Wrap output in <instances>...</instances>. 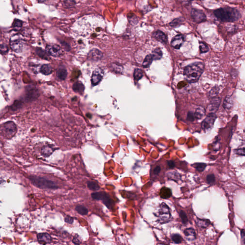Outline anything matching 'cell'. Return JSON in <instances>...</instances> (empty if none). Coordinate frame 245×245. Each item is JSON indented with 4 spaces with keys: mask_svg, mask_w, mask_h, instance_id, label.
Returning a JSON list of instances; mask_svg holds the SVG:
<instances>
[{
    "mask_svg": "<svg viewBox=\"0 0 245 245\" xmlns=\"http://www.w3.org/2000/svg\"><path fill=\"white\" fill-rule=\"evenodd\" d=\"M214 14L219 20L223 22H234L241 17V14L237 8L227 6L214 10Z\"/></svg>",
    "mask_w": 245,
    "mask_h": 245,
    "instance_id": "6da1fadb",
    "label": "cell"
},
{
    "mask_svg": "<svg viewBox=\"0 0 245 245\" xmlns=\"http://www.w3.org/2000/svg\"><path fill=\"white\" fill-rule=\"evenodd\" d=\"M205 69L202 62H196L187 66L184 71L185 80L190 83H194L199 80Z\"/></svg>",
    "mask_w": 245,
    "mask_h": 245,
    "instance_id": "7a4b0ae2",
    "label": "cell"
},
{
    "mask_svg": "<svg viewBox=\"0 0 245 245\" xmlns=\"http://www.w3.org/2000/svg\"><path fill=\"white\" fill-rule=\"evenodd\" d=\"M28 179L35 186L40 189L55 190L59 188L56 182L43 177L30 175L28 177Z\"/></svg>",
    "mask_w": 245,
    "mask_h": 245,
    "instance_id": "3957f363",
    "label": "cell"
},
{
    "mask_svg": "<svg viewBox=\"0 0 245 245\" xmlns=\"http://www.w3.org/2000/svg\"><path fill=\"white\" fill-rule=\"evenodd\" d=\"M156 216L158 222L161 224L169 223L171 221V211L166 203H162L160 205Z\"/></svg>",
    "mask_w": 245,
    "mask_h": 245,
    "instance_id": "277c9868",
    "label": "cell"
},
{
    "mask_svg": "<svg viewBox=\"0 0 245 245\" xmlns=\"http://www.w3.org/2000/svg\"><path fill=\"white\" fill-rule=\"evenodd\" d=\"M1 134L6 139H11L16 134L17 128L12 121H8L3 124L1 126Z\"/></svg>",
    "mask_w": 245,
    "mask_h": 245,
    "instance_id": "5b68a950",
    "label": "cell"
},
{
    "mask_svg": "<svg viewBox=\"0 0 245 245\" xmlns=\"http://www.w3.org/2000/svg\"><path fill=\"white\" fill-rule=\"evenodd\" d=\"M91 197L96 200L102 201V203L108 208L111 209L113 207V202L109 195L105 192H95L91 194Z\"/></svg>",
    "mask_w": 245,
    "mask_h": 245,
    "instance_id": "8992f818",
    "label": "cell"
},
{
    "mask_svg": "<svg viewBox=\"0 0 245 245\" xmlns=\"http://www.w3.org/2000/svg\"><path fill=\"white\" fill-rule=\"evenodd\" d=\"M10 46L14 52H21L24 46V40L20 35H13L10 39Z\"/></svg>",
    "mask_w": 245,
    "mask_h": 245,
    "instance_id": "52a82bcc",
    "label": "cell"
},
{
    "mask_svg": "<svg viewBox=\"0 0 245 245\" xmlns=\"http://www.w3.org/2000/svg\"><path fill=\"white\" fill-rule=\"evenodd\" d=\"M216 119V115L214 113H210L203 120L202 123V128L205 131L210 130L214 126Z\"/></svg>",
    "mask_w": 245,
    "mask_h": 245,
    "instance_id": "ba28073f",
    "label": "cell"
},
{
    "mask_svg": "<svg viewBox=\"0 0 245 245\" xmlns=\"http://www.w3.org/2000/svg\"><path fill=\"white\" fill-rule=\"evenodd\" d=\"M191 16L193 21L197 23H201L206 21V17L205 13L201 10L193 9L191 12Z\"/></svg>",
    "mask_w": 245,
    "mask_h": 245,
    "instance_id": "9c48e42d",
    "label": "cell"
},
{
    "mask_svg": "<svg viewBox=\"0 0 245 245\" xmlns=\"http://www.w3.org/2000/svg\"><path fill=\"white\" fill-rule=\"evenodd\" d=\"M46 51L49 55L54 57H58L63 53L61 48L56 45H48L46 48Z\"/></svg>",
    "mask_w": 245,
    "mask_h": 245,
    "instance_id": "30bf717a",
    "label": "cell"
},
{
    "mask_svg": "<svg viewBox=\"0 0 245 245\" xmlns=\"http://www.w3.org/2000/svg\"><path fill=\"white\" fill-rule=\"evenodd\" d=\"M221 102V99L219 97L213 98L208 107V110L210 113H214L218 109Z\"/></svg>",
    "mask_w": 245,
    "mask_h": 245,
    "instance_id": "8fae6325",
    "label": "cell"
},
{
    "mask_svg": "<svg viewBox=\"0 0 245 245\" xmlns=\"http://www.w3.org/2000/svg\"><path fill=\"white\" fill-rule=\"evenodd\" d=\"M184 42V36L181 35H178L174 37L171 40V45L175 49H179Z\"/></svg>",
    "mask_w": 245,
    "mask_h": 245,
    "instance_id": "7c38bea8",
    "label": "cell"
},
{
    "mask_svg": "<svg viewBox=\"0 0 245 245\" xmlns=\"http://www.w3.org/2000/svg\"><path fill=\"white\" fill-rule=\"evenodd\" d=\"M38 96H39V93L38 90L34 88H30L28 90H27V93L25 96V100L27 101L30 102L37 99Z\"/></svg>",
    "mask_w": 245,
    "mask_h": 245,
    "instance_id": "4fadbf2b",
    "label": "cell"
},
{
    "mask_svg": "<svg viewBox=\"0 0 245 245\" xmlns=\"http://www.w3.org/2000/svg\"><path fill=\"white\" fill-rule=\"evenodd\" d=\"M102 71L100 70H95L93 72L92 77H91V83L94 85H97L102 80Z\"/></svg>",
    "mask_w": 245,
    "mask_h": 245,
    "instance_id": "5bb4252c",
    "label": "cell"
},
{
    "mask_svg": "<svg viewBox=\"0 0 245 245\" xmlns=\"http://www.w3.org/2000/svg\"><path fill=\"white\" fill-rule=\"evenodd\" d=\"M38 240L40 244L46 245L51 242L52 238L49 234L46 233H39L38 235Z\"/></svg>",
    "mask_w": 245,
    "mask_h": 245,
    "instance_id": "9a60e30c",
    "label": "cell"
},
{
    "mask_svg": "<svg viewBox=\"0 0 245 245\" xmlns=\"http://www.w3.org/2000/svg\"><path fill=\"white\" fill-rule=\"evenodd\" d=\"M184 234L189 241H193L196 238V233L193 228H187L184 231Z\"/></svg>",
    "mask_w": 245,
    "mask_h": 245,
    "instance_id": "2e32d148",
    "label": "cell"
},
{
    "mask_svg": "<svg viewBox=\"0 0 245 245\" xmlns=\"http://www.w3.org/2000/svg\"><path fill=\"white\" fill-rule=\"evenodd\" d=\"M89 57L92 60H99L102 57V53L98 49H93L90 51L89 54Z\"/></svg>",
    "mask_w": 245,
    "mask_h": 245,
    "instance_id": "e0dca14e",
    "label": "cell"
},
{
    "mask_svg": "<svg viewBox=\"0 0 245 245\" xmlns=\"http://www.w3.org/2000/svg\"><path fill=\"white\" fill-rule=\"evenodd\" d=\"M73 90L76 93L83 94L84 91V85L80 81H77L73 84Z\"/></svg>",
    "mask_w": 245,
    "mask_h": 245,
    "instance_id": "ac0fdd59",
    "label": "cell"
},
{
    "mask_svg": "<svg viewBox=\"0 0 245 245\" xmlns=\"http://www.w3.org/2000/svg\"><path fill=\"white\" fill-rule=\"evenodd\" d=\"M154 38L156 39L162 43H166L167 41V37L164 33L160 31H157L153 34Z\"/></svg>",
    "mask_w": 245,
    "mask_h": 245,
    "instance_id": "d6986e66",
    "label": "cell"
},
{
    "mask_svg": "<svg viewBox=\"0 0 245 245\" xmlns=\"http://www.w3.org/2000/svg\"><path fill=\"white\" fill-rule=\"evenodd\" d=\"M195 119H201L204 117L205 115V109L201 106H199L196 109L194 113Z\"/></svg>",
    "mask_w": 245,
    "mask_h": 245,
    "instance_id": "ffe728a7",
    "label": "cell"
},
{
    "mask_svg": "<svg viewBox=\"0 0 245 245\" xmlns=\"http://www.w3.org/2000/svg\"><path fill=\"white\" fill-rule=\"evenodd\" d=\"M233 102L231 96H227L225 98L223 102V107L226 109L229 110L233 106Z\"/></svg>",
    "mask_w": 245,
    "mask_h": 245,
    "instance_id": "44dd1931",
    "label": "cell"
},
{
    "mask_svg": "<svg viewBox=\"0 0 245 245\" xmlns=\"http://www.w3.org/2000/svg\"><path fill=\"white\" fill-rule=\"evenodd\" d=\"M40 72L45 75H48L52 73V69L49 65L44 64L41 67Z\"/></svg>",
    "mask_w": 245,
    "mask_h": 245,
    "instance_id": "7402d4cb",
    "label": "cell"
},
{
    "mask_svg": "<svg viewBox=\"0 0 245 245\" xmlns=\"http://www.w3.org/2000/svg\"><path fill=\"white\" fill-rule=\"evenodd\" d=\"M67 71L66 69H60L57 70V75L59 79L61 80H65L67 76Z\"/></svg>",
    "mask_w": 245,
    "mask_h": 245,
    "instance_id": "603a6c76",
    "label": "cell"
},
{
    "mask_svg": "<svg viewBox=\"0 0 245 245\" xmlns=\"http://www.w3.org/2000/svg\"><path fill=\"white\" fill-rule=\"evenodd\" d=\"M87 184L88 188L91 190L96 191V190H99L100 188L98 184L93 181H88Z\"/></svg>",
    "mask_w": 245,
    "mask_h": 245,
    "instance_id": "cb8c5ba5",
    "label": "cell"
},
{
    "mask_svg": "<svg viewBox=\"0 0 245 245\" xmlns=\"http://www.w3.org/2000/svg\"><path fill=\"white\" fill-rule=\"evenodd\" d=\"M36 53L39 57L45 59H48V55L46 51H44L41 48H37L36 49Z\"/></svg>",
    "mask_w": 245,
    "mask_h": 245,
    "instance_id": "d4e9b609",
    "label": "cell"
},
{
    "mask_svg": "<svg viewBox=\"0 0 245 245\" xmlns=\"http://www.w3.org/2000/svg\"><path fill=\"white\" fill-rule=\"evenodd\" d=\"M75 210L79 214L82 216L87 215L88 213V210L87 208L82 205H77L75 207Z\"/></svg>",
    "mask_w": 245,
    "mask_h": 245,
    "instance_id": "484cf974",
    "label": "cell"
},
{
    "mask_svg": "<svg viewBox=\"0 0 245 245\" xmlns=\"http://www.w3.org/2000/svg\"><path fill=\"white\" fill-rule=\"evenodd\" d=\"M154 60L152 54L147 55L143 63V66L144 68H147L150 66L153 60Z\"/></svg>",
    "mask_w": 245,
    "mask_h": 245,
    "instance_id": "4316f807",
    "label": "cell"
},
{
    "mask_svg": "<svg viewBox=\"0 0 245 245\" xmlns=\"http://www.w3.org/2000/svg\"><path fill=\"white\" fill-rule=\"evenodd\" d=\"M197 224L199 227L205 228L206 227L210 225V221L207 219H197Z\"/></svg>",
    "mask_w": 245,
    "mask_h": 245,
    "instance_id": "83f0119b",
    "label": "cell"
},
{
    "mask_svg": "<svg viewBox=\"0 0 245 245\" xmlns=\"http://www.w3.org/2000/svg\"><path fill=\"white\" fill-rule=\"evenodd\" d=\"M53 151V149L52 147L46 146L42 149V154L45 157H48L52 154Z\"/></svg>",
    "mask_w": 245,
    "mask_h": 245,
    "instance_id": "f1b7e54d",
    "label": "cell"
},
{
    "mask_svg": "<svg viewBox=\"0 0 245 245\" xmlns=\"http://www.w3.org/2000/svg\"><path fill=\"white\" fill-rule=\"evenodd\" d=\"M23 25V22L21 20L18 19H15L13 23L12 27L15 31H19L21 29Z\"/></svg>",
    "mask_w": 245,
    "mask_h": 245,
    "instance_id": "f546056e",
    "label": "cell"
},
{
    "mask_svg": "<svg viewBox=\"0 0 245 245\" xmlns=\"http://www.w3.org/2000/svg\"><path fill=\"white\" fill-rule=\"evenodd\" d=\"M192 166L197 171L200 172L203 171L206 167V164L203 163H196L193 164Z\"/></svg>",
    "mask_w": 245,
    "mask_h": 245,
    "instance_id": "4dcf8cb0",
    "label": "cell"
},
{
    "mask_svg": "<svg viewBox=\"0 0 245 245\" xmlns=\"http://www.w3.org/2000/svg\"><path fill=\"white\" fill-rule=\"evenodd\" d=\"M143 76V72L142 70L140 69H136L134 70V80L136 81H138L141 79Z\"/></svg>",
    "mask_w": 245,
    "mask_h": 245,
    "instance_id": "1f68e13d",
    "label": "cell"
},
{
    "mask_svg": "<svg viewBox=\"0 0 245 245\" xmlns=\"http://www.w3.org/2000/svg\"><path fill=\"white\" fill-rule=\"evenodd\" d=\"M171 195V193L170 189H166L165 190H164V189H162L160 192V196L161 197L164 199H167L170 198Z\"/></svg>",
    "mask_w": 245,
    "mask_h": 245,
    "instance_id": "d6a6232c",
    "label": "cell"
},
{
    "mask_svg": "<svg viewBox=\"0 0 245 245\" xmlns=\"http://www.w3.org/2000/svg\"><path fill=\"white\" fill-rule=\"evenodd\" d=\"M171 240L176 244H180L182 242V237L179 234H174L171 235Z\"/></svg>",
    "mask_w": 245,
    "mask_h": 245,
    "instance_id": "836d02e7",
    "label": "cell"
},
{
    "mask_svg": "<svg viewBox=\"0 0 245 245\" xmlns=\"http://www.w3.org/2000/svg\"><path fill=\"white\" fill-rule=\"evenodd\" d=\"M152 55L154 59L158 60L161 58L162 55V52L160 51V49H159V48H157L153 51Z\"/></svg>",
    "mask_w": 245,
    "mask_h": 245,
    "instance_id": "e575fe53",
    "label": "cell"
},
{
    "mask_svg": "<svg viewBox=\"0 0 245 245\" xmlns=\"http://www.w3.org/2000/svg\"><path fill=\"white\" fill-rule=\"evenodd\" d=\"M200 51L201 53H205L209 51V48L206 44L203 42H200Z\"/></svg>",
    "mask_w": 245,
    "mask_h": 245,
    "instance_id": "d590c367",
    "label": "cell"
},
{
    "mask_svg": "<svg viewBox=\"0 0 245 245\" xmlns=\"http://www.w3.org/2000/svg\"><path fill=\"white\" fill-rule=\"evenodd\" d=\"M22 106V103L21 101H16L13 105L11 106V110L13 111H16L21 108Z\"/></svg>",
    "mask_w": 245,
    "mask_h": 245,
    "instance_id": "8d00e7d4",
    "label": "cell"
},
{
    "mask_svg": "<svg viewBox=\"0 0 245 245\" xmlns=\"http://www.w3.org/2000/svg\"><path fill=\"white\" fill-rule=\"evenodd\" d=\"M179 217H181L182 222L184 224H186L188 223V217L187 216L186 214L184 212L181 211L179 213Z\"/></svg>",
    "mask_w": 245,
    "mask_h": 245,
    "instance_id": "74e56055",
    "label": "cell"
},
{
    "mask_svg": "<svg viewBox=\"0 0 245 245\" xmlns=\"http://www.w3.org/2000/svg\"><path fill=\"white\" fill-rule=\"evenodd\" d=\"M236 154L239 155L244 156H245V144L241 146L240 147H239L235 150Z\"/></svg>",
    "mask_w": 245,
    "mask_h": 245,
    "instance_id": "f35d334b",
    "label": "cell"
},
{
    "mask_svg": "<svg viewBox=\"0 0 245 245\" xmlns=\"http://www.w3.org/2000/svg\"><path fill=\"white\" fill-rule=\"evenodd\" d=\"M219 89L218 87H214L209 93V96L211 97H214L219 93Z\"/></svg>",
    "mask_w": 245,
    "mask_h": 245,
    "instance_id": "ab89813d",
    "label": "cell"
},
{
    "mask_svg": "<svg viewBox=\"0 0 245 245\" xmlns=\"http://www.w3.org/2000/svg\"><path fill=\"white\" fill-rule=\"evenodd\" d=\"M207 182L209 184H212L215 182V176L213 174H209L206 177Z\"/></svg>",
    "mask_w": 245,
    "mask_h": 245,
    "instance_id": "60d3db41",
    "label": "cell"
},
{
    "mask_svg": "<svg viewBox=\"0 0 245 245\" xmlns=\"http://www.w3.org/2000/svg\"><path fill=\"white\" fill-rule=\"evenodd\" d=\"M1 54H5L8 52V48L7 46L4 44H1Z\"/></svg>",
    "mask_w": 245,
    "mask_h": 245,
    "instance_id": "b9f144b4",
    "label": "cell"
},
{
    "mask_svg": "<svg viewBox=\"0 0 245 245\" xmlns=\"http://www.w3.org/2000/svg\"><path fill=\"white\" fill-rule=\"evenodd\" d=\"M195 119V117L194 113H193L192 112H189L188 113V115H187V120L189 121L192 122V121L194 120Z\"/></svg>",
    "mask_w": 245,
    "mask_h": 245,
    "instance_id": "7bdbcfd3",
    "label": "cell"
},
{
    "mask_svg": "<svg viewBox=\"0 0 245 245\" xmlns=\"http://www.w3.org/2000/svg\"><path fill=\"white\" fill-rule=\"evenodd\" d=\"M73 218L72 217H70V216H68L67 217H65V221L66 223H69V224H72L73 223Z\"/></svg>",
    "mask_w": 245,
    "mask_h": 245,
    "instance_id": "ee69618b",
    "label": "cell"
},
{
    "mask_svg": "<svg viewBox=\"0 0 245 245\" xmlns=\"http://www.w3.org/2000/svg\"><path fill=\"white\" fill-rule=\"evenodd\" d=\"M167 164L170 168L173 169L175 167V163L172 160L167 161Z\"/></svg>",
    "mask_w": 245,
    "mask_h": 245,
    "instance_id": "f6af8a7d",
    "label": "cell"
},
{
    "mask_svg": "<svg viewBox=\"0 0 245 245\" xmlns=\"http://www.w3.org/2000/svg\"><path fill=\"white\" fill-rule=\"evenodd\" d=\"M179 21H180V20L179 19H176L172 21V22L171 23L170 25H171V26H175V25H177L179 23H181L179 22Z\"/></svg>",
    "mask_w": 245,
    "mask_h": 245,
    "instance_id": "bcb514c9",
    "label": "cell"
},
{
    "mask_svg": "<svg viewBox=\"0 0 245 245\" xmlns=\"http://www.w3.org/2000/svg\"><path fill=\"white\" fill-rule=\"evenodd\" d=\"M161 168L160 166H157L156 167L154 170V173L155 175H158V174L160 172Z\"/></svg>",
    "mask_w": 245,
    "mask_h": 245,
    "instance_id": "7dc6e473",
    "label": "cell"
},
{
    "mask_svg": "<svg viewBox=\"0 0 245 245\" xmlns=\"http://www.w3.org/2000/svg\"><path fill=\"white\" fill-rule=\"evenodd\" d=\"M241 236L242 237V238L244 239V243L245 245V231L244 230H242V231H241Z\"/></svg>",
    "mask_w": 245,
    "mask_h": 245,
    "instance_id": "c3c4849f",
    "label": "cell"
}]
</instances>
